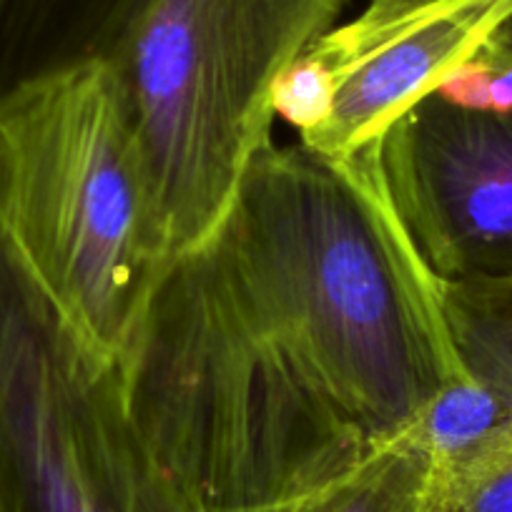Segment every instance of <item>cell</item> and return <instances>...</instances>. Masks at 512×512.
Instances as JSON below:
<instances>
[{
	"label": "cell",
	"instance_id": "8fae6325",
	"mask_svg": "<svg viewBox=\"0 0 512 512\" xmlns=\"http://www.w3.org/2000/svg\"><path fill=\"white\" fill-rule=\"evenodd\" d=\"M445 512H512V445L442 490Z\"/></svg>",
	"mask_w": 512,
	"mask_h": 512
},
{
	"label": "cell",
	"instance_id": "4fadbf2b",
	"mask_svg": "<svg viewBox=\"0 0 512 512\" xmlns=\"http://www.w3.org/2000/svg\"><path fill=\"white\" fill-rule=\"evenodd\" d=\"M427 3H435V0H367L359 13L364 18H372V21H384V18L402 16V13H410L415 8L427 6ZM480 56L497 63V66L512 68V13L497 26V31L485 43Z\"/></svg>",
	"mask_w": 512,
	"mask_h": 512
},
{
	"label": "cell",
	"instance_id": "9c48e42d",
	"mask_svg": "<svg viewBox=\"0 0 512 512\" xmlns=\"http://www.w3.org/2000/svg\"><path fill=\"white\" fill-rule=\"evenodd\" d=\"M440 289L462 369L500 402L512 432V277Z\"/></svg>",
	"mask_w": 512,
	"mask_h": 512
},
{
	"label": "cell",
	"instance_id": "30bf717a",
	"mask_svg": "<svg viewBox=\"0 0 512 512\" xmlns=\"http://www.w3.org/2000/svg\"><path fill=\"white\" fill-rule=\"evenodd\" d=\"M337 91L339 83L332 68L312 51H307L274 83V116L292 123L302 136L312 134L314 128L327 123V118L332 116Z\"/></svg>",
	"mask_w": 512,
	"mask_h": 512
},
{
	"label": "cell",
	"instance_id": "277c9868",
	"mask_svg": "<svg viewBox=\"0 0 512 512\" xmlns=\"http://www.w3.org/2000/svg\"><path fill=\"white\" fill-rule=\"evenodd\" d=\"M0 512H209L0 224Z\"/></svg>",
	"mask_w": 512,
	"mask_h": 512
},
{
	"label": "cell",
	"instance_id": "7a4b0ae2",
	"mask_svg": "<svg viewBox=\"0 0 512 512\" xmlns=\"http://www.w3.org/2000/svg\"><path fill=\"white\" fill-rule=\"evenodd\" d=\"M0 224L68 319L123 362L169 259L108 58L0 101Z\"/></svg>",
	"mask_w": 512,
	"mask_h": 512
},
{
	"label": "cell",
	"instance_id": "5b68a950",
	"mask_svg": "<svg viewBox=\"0 0 512 512\" xmlns=\"http://www.w3.org/2000/svg\"><path fill=\"white\" fill-rule=\"evenodd\" d=\"M377 164L437 282L512 277V111H470L430 93L384 131Z\"/></svg>",
	"mask_w": 512,
	"mask_h": 512
},
{
	"label": "cell",
	"instance_id": "7c38bea8",
	"mask_svg": "<svg viewBox=\"0 0 512 512\" xmlns=\"http://www.w3.org/2000/svg\"><path fill=\"white\" fill-rule=\"evenodd\" d=\"M497 66L477 53L467 63L457 66L432 93L452 106L470 108V111H492V81Z\"/></svg>",
	"mask_w": 512,
	"mask_h": 512
},
{
	"label": "cell",
	"instance_id": "ba28073f",
	"mask_svg": "<svg viewBox=\"0 0 512 512\" xmlns=\"http://www.w3.org/2000/svg\"><path fill=\"white\" fill-rule=\"evenodd\" d=\"M277 512H445V500L427 452L402 435Z\"/></svg>",
	"mask_w": 512,
	"mask_h": 512
},
{
	"label": "cell",
	"instance_id": "6da1fadb",
	"mask_svg": "<svg viewBox=\"0 0 512 512\" xmlns=\"http://www.w3.org/2000/svg\"><path fill=\"white\" fill-rule=\"evenodd\" d=\"M136 422L209 512H277L415 427L467 377L377 144H272L164 269L123 359Z\"/></svg>",
	"mask_w": 512,
	"mask_h": 512
},
{
	"label": "cell",
	"instance_id": "3957f363",
	"mask_svg": "<svg viewBox=\"0 0 512 512\" xmlns=\"http://www.w3.org/2000/svg\"><path fill=\"white\" fill-rule=\"evenodd\" d=\"M352 0H146L108 61L169 259L196 249L272 144L277 78Z\"/></svg>",
	"mask_w": 512,
	"mask_h": 512
},
{
	"label": "cell",
	"instance_id": "8992f818",
	"mask_svg": "<svg viewBox=\"0 0 512 512\" xmlns=\"http://www.w3.org/2000/svg\"><path fill=\"white\" fill-rule=\"evenodd\" d=\"M510 13L512 0H435L387 21L357 16L334 26L309 51L337 76V101L302 144L334 159L377 144L407 108L475 58Z\"/></svg>",
	"mask_w": 512,
	"mask_h": 512
},
{
	"label": "cell",
	"instance_id": "52a82bcc",
	"mask_svg": "<svg viewBox=\"0 0 512 512\" xmlns=\"http://www.w3.org/2000/svg\"><path fill=\"white\" fill-rule=\"evenodd\" d=\"M146 0H0V101L106 61Z\"/></svg>",
	"mask_w": 512,
	"mask_h": 512
}]
</instances>
